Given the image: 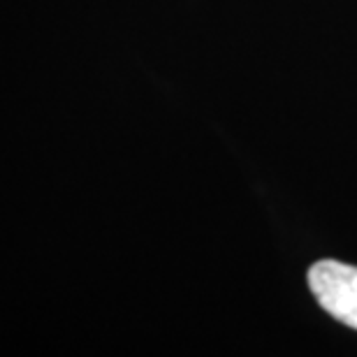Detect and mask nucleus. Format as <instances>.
<instances>
[{"label": "nucleus", "instance_id": "1", "mask_svg": "<svg viewBox=\"0 0 357 357\" xmlns=\"http://www.w3.org/2000/svg\"><path fill=\"white\" fill-rule=\"evenodd\" d=\"M309 288L332 318L357 330V267L320 260L309 269Z\"/></svg>", "mask_w": 357, "mask_h": 357}]
</instances>
